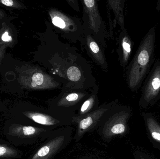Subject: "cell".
I'll return each mask as SVG.
<instances>
[{
  "label": "cell",
  "mask_w": 160,
  "mask_h": 159,
  "mask_svg": "<svg viewBox=\"0 0 160 159\" xmlns=\"http://www.w3.org/2000/svg\"><path fill=\"white\" fill-rule=\"evenodd\" d=\"M51 131L47 128L37 126L15 124L11 126L8 133L14 137L35 142L39 140L43 141Z\"/></svg>",
  "instance_id": "obj_9"
},
{
  "label": "cell",
  "mask_w": 160,
  "mask_h": 159,
  "mask_svg": "<svg viewBox=\"0 0 160 159\" xmlns=\"http://www.w3.org/2000/svg\"><path fill=\"white\" fill-rule=\"evenodd\" d=\"M156 9L158 11H160V0L158 1L157 2V6L156 7Z\"/></svg>",
  "instance_id": "obj_23"
},
{
  "label": "cell",
  "mask_w": 160,
  "mask_h": 159,
  "mask_svg": "<svg viewBox=\"0 0 160 159\" xmlns=\"http://www.w3.org/2000/svg\"><path fill=\"white\" fill-rule=\"evenodd\" d=\"M132 40L128 34L126 29L121 30L118 39V52L120 65L125 69L128 64L132 51Z\"/></svg>",
  "instance_id": "obj_13"
},
{
  "label": "cell",
  "mask_w": 160,
  "mask_h": 159,
  "mask_svg": "<svg viewBox=\"0 0 160 159\" xmlns=\"http://www.w3.org/2000/svg\"><path fill=\"white\" fill-rule=\"evenodd\" d=\"M6 47V46H2L0 47V63L3 58Z\"/></svg>",
  "instance_id": "obj_21"
},
{
  "label": "cell",
  "mask_w": 160,
  "mask_h": 159,
  "mask_svg": "<svg viewBox=\"0 0 160 159\" xmlns=\"http://www.w3.org/2000/svg\"><path fill=\"white\" fill-rule=\"evenodd\" d=\"M49 13L53 25L59 28L62 33L72 35L78 31L84 32L81 23L77 22L76 19L55 9H51Z\"/></svg>",
  "instance_id": "obj_10"
},
{
  "label": "cell",
  "mask_w": 160,
  "mask_h": 159,
  "mask_svg": "<svg viewBox=\"0 0 160 159\" xmlns=\"http://www.w3.org/2000/svg\"><path fill=\"white\" fill-rule=\"evenodd\" d=\"M18 81L22 88L29 90H47L58 87L59 84L38 67L24 65L19 71Z\"/></svg>",
  "instance_id": "obj_4"
},
{
  "label": "cell",
  "mask_w": 160,
  "mask_h": 159,
  "mask_svg": "<svg viewBox=\"0 0 160 159\" xmlns=\"http://www.w3.org/2000/svg\"><path fill=\"white\" fill-rule=\"evenodd\" d=\"M148 139L155 148L160 150V121L152 113L142 114Z\"/></svg>",
  "instance_id": "obj_12"
},
{
  "label": "cell",
  "mask_w": 160,
  "mask_h": 159,
  "mask_svg": "<svg viewBox=\"0 0 160 159\" xmlns=\"http://www.w3.org/2000/svg\"><path fill=\"white\" fill-rule=\"evenodd\" d=\"M83 36L86 49L92 58L102 69L107 70L108 65L104 52L98 42L86 31L84 30Z\"/></svg>",
  "instance_id": "obj_11"
},
{
  "label": "cell",
  "mask_w": 160,
  "mask_h": 159,
  "mask_svg": "<svg viewBox=\"0 0 160 159\" xmlns=\"http://www.w3.org/2000/svg\"><path fill=\"white\" fill-rule=\"evenodd\" d=\"M0 3L8 7L20 9L22 8V5L20 3L14 0H0Z\"/></svg>",
  "instance_id": "obj_19"
},
{
  "label": "cell",
  "mask_w": 160,
  "mask_h": 159,
  "mask_svg": "<svg viewBox=\"0 0 160 159\" xmlns=\"http://www.w3.org/2000/svg\"><path fill=\"white\" fill-rule=\"evenodd\" d=\"M134 157L135 159H155L150 155L141 151H135Z\"/></svg>",
  "instance_id": "obj_20"
},
{
  "label": "cell",
  "mask_w": 160,
  "mask_h": 159,
  "mask_svg": "<svg viewBox=\"0 0 160 159\" xmlns=\"http://www.w3.org/2000/svg\"><path fill=\"white\" fill-rule=\"evenodd\" d=\"M15 43L13 31L5 23H3L0 29V47L2 46L11 47Z\"/></svg>",
  "instance_id": "obj_16"
},
{
  "label": "cell",
  "mask_w": 160,
  "mask_h": 159,
  "mask_svg": "<svg viewBox=\"0 0 160 159\" xmlns=\"http://www.w3.org/2000/svg\"><path fill=\"white\" fill-rule=\"evenodd\" d=\"M98 88L94 89L89 94L87 99L81 105V107L75 115V118H80L97 110L99 106L98 97Z\"/></svg>",
  "instance_id": "obj_14"
},
{
  "label": "cell",
  "mask_w": 160,
  "mask_h": 159,
  "mask_svg": "<svg viewBox=\"0 0 160 159\" xmlns=\"http://www.w3.org/2000/svg\"><path fill=\"white\" fill-rule=\"evenodd\" d=\"M90 94L83 90H66L50 101L49 108L75 116Z\"/></svg>",
  "instance_id": "obj_7"
},
{
  "label": "cell",
  "mask_w": 160,
  "mask_h": 159,
  "mask_svg": "<svg viewBox=\"0 0 160 159\" xmlns=\"http://www.w3.org/2000/svg\"><path fill=\"white\" fill-rule=\"evenodd\" d=\"M73 128L64 127L50 132L31 159H50L65 148L72 138Z\"/></svg>",
  "instance_id": "obj_3"
},
{
  "label": "cell",
  "mask_w": 160,
  "mask_h": 159,
  "mask_svg": "<svg viewBox=\"0 0 160 159\" xmlns=\"http://www.w3.org/2000/svg\"><path fill=\"white\" fill-rule=\"evenodd\" d=\"M126 1H108L111 8L114 12L115 16V23H118L120 27L121 30H124L125 28V19L124 16V8Z\"/></svg>",
  "instance_id": "obj_15"
},
{
  "label": "cell",
  "mask_w": 160,
  "mask_h": 159,
  "mask_svg": "<svg viewBox=\"0 0 160 159\" xmlns=\"http://www.w3.org/2000/svg\"><path fill=\"white\" fill-rule=\"evenodd\" d=\"M6 15L4 11L0 9V21L5 17Z\"/></svg>",
  "instance_id": "obj_22"
},
{
  "label": "cell",
  "mask_w": 160,
  "mask_h": 159,
  "mask_svg": "<svg viewBox=\"0 0 160 159\" xmlns=\"http://www.w3.org/2000/svg\"><path fill=\"white\" fill-rule=\"evenodd\" d=\"M22 156L20 151L7 144L0 143V158H18Z\"/></svg>",
  "instance_id": "obj_17"
},
{
  "label": "cell",
  "mask_w": 160,
  "mask_h": 159,
  "mask_svg": "<svg viewBox=\"0 0 160 159\" xmlns=\"http://www.w3.org/2000/svg\"><path fill=\"white\" fill-rule=\"evenodd\" d=\"M156 29L154 26L148 30L128 66L127 84L133 92L141 87L155 62Z\"/></svg>",
  "instance_id": "obj_1"
},
{
  "label": "cell",
  "mask_w": 160,
  "mask_h": 159,
  "mask_svg": "<svg viewBox=\"0 0 160 159\" xmlns=\"http://www.w3.org/2000/svg\"><path fill=\"white\" fill-rule=\"evenodd\" d=\"M112 103L101 105L97 110L82 117H74L73 124L77 125V129L73 139L79 142L87 133L97 128L101 119Z\"/></svg>",
  "instance_id": "obj_8"
},
{
  "label": "cell",
  "mask_w": 160,
  "mask_h": 159,
  "mask_svg": "<svg viewBox=\"0 0 160 159\" xmlns=\"http://www.w3.org/2000/svg\"><path fill=\"white\" fill-rule=\"evenodd\" d=\"M82 2L84 8V30L89 33L102 47H105V24L100 15L97 1L84 0Z\"/></svg>",
  "instance_id": "obj_5"
},
{
  "label": "cell",
  "mask_w": 160,
  "mask_h": 159,
  "mask_svg": "<svg viewBox=\"0 0 160 159\" xmlns=\"http://www.w3.org/2000/svg\"><path fill=\"white\" fill-rule=\"evenodd\" d=\"M67 75L71 81L77 82L81 78V73L78 67L72 66L68 70Z\"/></svg>",
  "instance_id": "obj_18"
},
{
  "label": "cell",
  "mask_w": 160,
  "mask_h": 159,
  "mask_svg": "<svg viewBox=\"0 0 160 159\" xmlns=\"http://www.w3.org/2000/svg\"><path fill=\"white\" fill-rule=\"evenodd\" d=\"M132 113V110L129 106L113 103L97 127L102 140L109 142L116 136H123L128 133Z\"/></svg>",
  "instance_id": "obj_2"
},
{
  "label": "cell",
  "mask_w": 160,
  "mask_h": 159,
  "mask_svg": "<svg viewBox=\"0 0 160 159\" xmlns=\"http://www.w3.org/2000/svg\"><path fill=\"white\" fill-rule=\"evenodd\" d=\"M160 99V58L154 62L142 87L139 105L146 109L155 105Z\"/></svg>",
  "instance_id": "obj_6"
}]
</instances>
